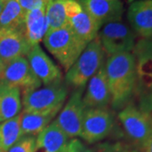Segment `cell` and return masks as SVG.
I'll list each match as a JSON object with an SVG mask.
<instances>
[{"label": "cell", "instance_id": "ac0fdd59", "mask_svg": "<svg viewBox=\"0 0 152 152\" xmlns=\"http://www.w3.org/2000/svg\"><path fill=\"white\" fill-rule=\"evenodd\" d=\"M21 91L15 86L0 83V123L21 113Z\"/></svg>", "mask_w": 152, "mask_h": 152}, {"label": "cell", "instance_id": "7a4b0ae2", "mask_svg": "<svg viewBox=\"0 0 152 152\" xmlns=\"http://www.w3.org/2000/svg\"><path fill=\"white\" fill-rule=\"evenodd\" d=\"M42 42L66 72L87 46L76 36L69 25L57 30H48Z\"/></svg>", "mask_w": 152, "mask_h": 152}, {"label": "cell", "instance_id": "d6a6232c", "mask_svg": "<svg viewBox=\"0 0 152 152\" xmlns=\"http://www.w3.org/2000/svg\"><path fill=\"white\" fill-rule=\"evenodd\" d=\"M128 1H129V3H133V2H134L135 0H128Z\"/></svg>", "mask_w": 152, "mask_h": 152}, {"label": "cell", "instance_id": "9a60e30c", "mask_svg": "<svg viewBox=\"0 0 152 152\" xmlns=\"http://www.w3.org/2000/svg\"><path fill=\"white\" fill-rule=\"evenodd\" d=\"M128 20L133 30L145 39L152 37V0L133 2L128 10Z\"/></svg>", "mask_w": 152, "mask_h": 152}, {"label": "cell", "instance_id": "4dcf8cb0", "mask_svg": "<svg viewBox=\"0 0 152 152\" xmlns=\"http://www.w3.org/2000/svg\"><path fill=\"white\" fill-rule=\"evenodd\" d=\"M4 67V64H3V62L0 60V74H1V72H2V70H3Z\"/></svg>", "mask_w": 152, "mask_h": 152}, {"label": "cell", "instance_id": "836d02e7", "mask_svg": "<svg viewBox=\"0 0 152 152\" xmlns=\"http://www.w3.org/2000/svg\"><path fill=\"white\" fill-rule=\"evenodd\" d=\"M1 1H4V2H5V1H7V0H1Z\"/></svg>", "mask_w": 152, "mask_h": 152}, {"label": "cell", "instance_id": "f1b7e54d", "mask_svg": "<svg viewBox=\"0 0 152 152\" xmlns=\"http://www.w3.org/2000/svg\"><path fill=\"white\" fill-rule=\"evenodd\" d=\"M142 150L145 152H152V133L151 135L149 136V138L147 139V140L144 144L141 147Z\"/></svg>", "mask_w": 152, "mask_h": 152}, {"label": "cell", "instance_id": "4316f807", "mask_svg": "<svg viewBox=\"0 0 152 152\" xmlns=\"http://www.w3.org/2000/svg\"><path fill=\"white\" fill-rule=\"evenodd\" d=\"M22 10L26 14L29 11L35 10L37 8L47 5L48 0H18Z\"/></svg>", "mask_w": 152, "mask_h": 152}, {"label": "cell", "instance_id": "8fae6325", "mask_svg": "<svg viewBox=\"0 0 152 152\" xmlns=\"http://www.w3.org/2000/svg\"><path fill=\"white\" fill-rule=\"evenodd\" d=\"M30 67L43 86L63 81L62 72L53 60L45 53L40 45L31 48L26 56Z\"/></svg>", "mask_w": 152, "mask_h": 152}, {"label": "cell", "instance_id": "6da1fadb", "mask_svg": "<svg viewBox=\"0 0 152 152\" xmlns=\"http://www.w3.org/2000/svg\"><path fill=\"white\" fill-rule=\"evenodd\" d=\"M105 71L111 93V105L114 109H123L135 94L134 56L131 53H124L108 57L105 62Z\"/></svg>", "mask_w": 152, "mask_h": 152}, {"label": "cell", "instance_id": "1f68e13d", "mask_svg": "<svg viewBox=\"0 0 152 152\" xmlns=\"http://www.w3.org/2000/svg\"><path fill=\"white\" fill-rule=\"evenodd\" d=\"M4 2L0 0V13H1V10H2L3 7H4Z\"/></svg>", "mask_w": 152, "mask_h": 152}, {"label": "cell", "instance_id": "ffe728a7", "mask_svg": "<svg viewBox=\"0 0 152 152\" xmlns=\"http://www.w3.org/2000/svg\"><path fill=\"white\" fill-rule=\"evenodd\" d=\"M69 24L76 36L87 45L97 37L102 28L101 25L84 9L78 15L69 19Z\"/></svg>", "mask_w": 152, "mask_h": 152}, {"label": "cell", "instance_id": "603a6c76", "mask_svg": "<svg viewBox=\"0 0 152 152\" xmlns=\"http://www.w3.org/2000/svg\"><path fill=\"white\" fill-rule=\"evenodd\" d=\"M64 0H48L46 6V15L48 21V30H57L69 26L66 17Z\"/></svg>", "mask_w": 152, "mask_h": 152}, {"label": "cell", "instance_id": "484cf974", "mask_svg": "<svg viewBox=\"0 0 152 152\" xmlns=\"http://www.w3.org/2000/svg\"><path fill=\"white\" fill-rule=\"evenodd\" d=\"M64 152H96V151L87 146L79 139L73 138L69 140Z\"/></svg>", "mask_w": 152, "mask_h": 152}, {"label": "cell", "instance_id": "52a82bcc", "mask_svg": "<svg viewBox=\"0 0 152 152\" xmlns=\"http://www.w3.org/2000/svg\"><path fill=\"white\" fill-rule=\"evenodd\" d=\"M84 88L72 92L53 122L69 139L80 135L86 107L83 102Z\"/></svg>", "mask_w": 152, "mask_h": 152}, {"label": "cell", "instance_id": "e575fe53", "mask_svg": "<svg viewBox=\"0 0 152 152\" xmlns=\"http://www.w3.org/2000/svg\"><path fill=\"white\" fill-rule=\"evenodd\" d=\"M151 39H152V37H151Z\"/></svg>", "mask_w": 152, "mask_h": 152}, {"label": "cell", "instance_id": "4fadbf2b", "mask_svg": "<svg viewBox=\"0 0 152 152\" xmlns=\"http://www.w3.org/2000/svg\"><path fill=\"white\" fill-rule=\"evenodd\" d=\"M30 49L23 31L0 28V60L4 64L20 57H26Z\"/></svg>", "mask_w": 152, "mask_h": 152}, {"label": "cell", "instance_id": "5b68a950", "mask_svg": "<svg viewBox=\"0 0 152 152\" xmlns=\"http://www.w3.org/2000/svg\"><path fill=\"white\" fill-rule=\"evenodd\" d=\"M98 38L108 57L131 53L135 46V36L130 28L121 20L104 25L98 32Z\"/></svg>", "mask_w": 152, "mask_h": 152}, {"label": "cell", "instance_id": "f546056e", "mask_svg": "<svg viewBox=\"0 0 152 152\" xmlns=\"http://www.w3.org/2000/svg\"><path fill=\"white\" fill-rule=\"evenodd\" d=\"M122 152H145L141 148L137 146L133 147H127V148H121Z\"/></svg>", "mask_w": 152, "mask_h": 152}, {"label": "cell", "instance_id": "2e32d148", "mask_svg": "<svg viewBox=\"0 0 152 152\" xmlns=\"http://www.w3.org/2000/svg\"><path fill=\"white\" fill-rule=\"evenodd\" d=\"M46 6L37 8L26 14L24 35L31 48L39 45L48 31Z\"/></svg>", "mask_w": 152, "mask_h": 152}, {"label": "cell", "instance_id": "5bb4252c", "mask_svg": "<svg viewBox=\"0 0 152 152\" xmlns=\"http://www.w3.org/2000/svg\"><path fill=\"white\" fill-rule=\"evenodd\" d=\"M82 8L101 25L121 20L124 6L120 0H77Z\"/></svg>", "mask_w": 152, "mask_h": 152}, {"label": "cell", "instance_id": "8992f818", "mask_svg": "<svg viewBox=\"0 0 152 152\" xmlns=\"http://www.w3.org/2000/svg\"><path fill=\"white\" fill-rule=\"evenodd\" d=\"M118 119L134 146L141 147L152 133V114L129 104L118 113Z\"/></svg>", "mask_w": 152, "mask_h": 152}, {"label": "cell", "instance_id": "d6986e66", "mask_svg": "<svg viewBox=\"0 0 152 152\" xmlns=\"http://www.w3.org/2000/svg\"><path fill=\"white\" fill-rule=\"evenodd\" d=\"M60 111L45 113H20V128L23 136H37L48 126Z\"/></svg>", "mask_w": 152, "mask_h": 152}, {"label": "cell", "instance_id": "7c38bea8", "mask_svg": "<svg viewBox=\"0 0 152 152\" xmlns=\"http://www.w3.org/2000/svg\"><path fill=\"white\" fill-rule=\"evenodd\" d=\"M83 102L87 108H107L111 104V93L107 80L105 64L87 82Z\"/></svg>", "mask_w": 152, "mask_h": 152}, {"label": "cell", "instance_id": "3957f363", "mask_svg": "<svg viewBox=\"0 0 152 152\" xmlns=\"http://www.w3.org/2000/svg\"><path fill=\"white\" fill-rule=\"evenodd\" d=\"M106 53L98 37L91 41L66 72L65 83L74 90L84 88L90 79L105 64Z\"/></svg>", "mask_w": 152, "mask_h": 152}, {"label": "cell", "instance_id": "7402d4cb", "mask_svg": "<svg viewBox=\"0 0 152 152\" xmlns=\"http://www.w3.org/2000/svg\"><path fill=\"white\" fill-rule=\"evenodd\" d=\"M20 113L0 124V152H6L22 137Z\"/></svg>", "mask_w": 152, "mask_h": 152}, {"label": "cell", "instance_id": "44dd1931", "mask_svg": "<svg viewBox=\"0 0 152 152\" xmlns=\"http://www.w3.org/2000/svg\"><path fill=\"white\" fill-rule=\"evenodd\" d=\"M26 13L18 0H7L0 13V28L18 30L24 32Z\"/></svg>", "mask_w": 152, "mask_h": 152}, {"label": "cell", "instance_id": "30bf717a", "mask_svg": "<svg viewBox=\"0 0 152 152\" xmlns=\"http://www.w3.org/2000/svg\"><path fill=\"white\" fill-rule=\"evenodd\" d=\"M133 54L137 74L135 94L152 92V39H140L135 44Z\"/></svg>", "mask_w": 152, "mask_h": 152}, {"label": "cell", "instance_id": "9c48e42d", "mask_svg": "<svg viewBox=\"0 0 152 152\" xmlns=\"http://www.w3.org/2000/svg\"><path fill=\"white\" fill-rule=\"evenodd\" d=\"M0 83L17 87L22 92L42 86L26 57H20L4 64L0 74Z\"/></svg>", "mask_w": 152, "mask_h": 152}, {"label": "cell", "instance_id": "e0dca14e", "mask_svg": "<svg viewBox=\"0 0 152 152\" xmlns=\"http://www.w3.org/2000/svg\"><path fill=\"white\" fill-rule=\"evenodd\" d=\"M69 141V138L53 122L37 136L34 152H64Z\"/></svg>", "mask_w": 152, "mask_h": 152}, {"label": "cell", "instance_id": "277c9868", "mask_svg": "<svg viewBox=\"0 0 152 152\" xmlns=\"http://www.w3.org/2000/svg\"><path fill=\"white\" fill-rule=\"evenodd\" d=\"M68 96V86L63 81L22 92V112L45 113L60 111Z\"/></svg>", "mask_w": 152, "mask_h": 152}, {"label": "cell", "instance_id": "83f0119b", "mask_svg": "<svg viewBox=\"0 0 152 152\" xmlns=\"http://www.w3.org/2000/svg\"><path fill=\"white\" fill-rule=\"evenodd\" d=\"M139 97H140L139 108L145 113L152 114V92L140 95L139 96Z\"/></svg>", "mask_w": 152, "mask_h": 152}, {"label": "cell", "instance_id": "cb8c5ba5", "mask_svg": "<svg viewBox=\"0 0 152 152\" xmlns=\"http://www.w3.org/2000/svg\"><path fill=\"white\" fill-rule=\"evenodd\" d=\"M36 144V137L34 136H22L10 149L6 152H34Z\"/></svg>", "mask_w": 152, "mask_h": 152}, {"label": "cell", "instance_id": "d4e9b609", "mask_svg": "<svg viewBox=\"0 0 152 152\" xmlns=\"http://www.w3.org/2000/svg\"><path fill=\"white\" fill-rule=\"evenodd\" d=\"M64 11L68 20L78 15L83 10L81 4L77 0H64Z\"/></svg>", "mask_w": 152, "mask_h": 152}, {"label": "cell", "instance_id": "ba28073f", "mask_svg": "<svg viewBox=\"0 0 152 152\" xmlns=\"http://www.w3.org/2000/svg\"><path fill=\"white\" fill-rule=\"evenodd\" d=\"M113 125V116L107 108H87L80 137L87 143H96L110 134Z\"/></svg>", "mask_w": 152, "mask_h": 152}]
</instances>
